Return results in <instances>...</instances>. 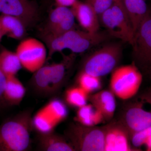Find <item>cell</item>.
Returning <instances> with one entry per match:
<instances>
[{
	"mask_svg": "<svg viewBox=\"0 0 151 151\" xmlns=\"http://www.w3.org/2000/svg\"><path fill=\"white\" fill-rule=\"evenodd\" d=\"M32 112L26 110L0 125V151H25L31 147Z\"/></svg>",
	"mask_w": 151,
	"mask_h": 151,
	"instance_id": "6da1fadb",
	"label": "cell"
},
{
	"mask_svg": "<svg viewBox=\"0 0 151 151\" xmlns=\"http://www.w3.org/2000/svg\"><path fill=\"white\" fill-rule=\"evenodd\" d=\"M48 50V56L55 52L69 49L73 53H82L102 43L108 38L105 33H90L74 28L56 36L42 37Z\"/></svg>",
	"mask_w": 151,
	"mask_h": 151,
	"instance_id": "7a4b0ae2",
	"label": "cell"
},
{
	"mask_svg": "<svg viewBox=\"0 0 151 151\" xmlns=\"http://www.w3.org/2000/svg\"><path fill=\"white\" fill-rule=\"evenodd\" d=\"M123 49L121 44H108L92 52L83 62L80 71L101 77L112 73L120 62Z\"/></svg>",
	"mask_w": 151,
	"mask_h": 151,
	"instance_id": "3957f363",
	"label": "cell"
},
{
	"mask_svg": "<svg viewBox=\"0 0 151 151\" xmlns=\"http://www.w3.org/2000/svg\"><path fill=\"white\" fill-rule=\"evenodd\" d=\"M142 80L141 70L134 62L118 66L111 73L110 90L121 100H130L138 93Z\"/></svg>",
	"mask_w": 151,
	"mask_h": 151,
	"instance_id": "277c9868",
	"label": "cell"
},
{
	"mask_svg": "<svg viewBox=\"0 0 151 151\" xmlns=\"http://www.w3.org/2000/svg\"><path fill=\"white\" fill-rule=\"evenodd\" d=\"M64 136L75 151H104L103 126L87 127L74 122L68 126Z\"/></svg>",
	"mask_w": 151,
	"mask_h": 151,
	"instance_id": "5b68a950",
	"label": "cell"
},
{
	"mask_svg": "<svg viewBox=\"0 0 151 151\" xmlns=\"http://www.w3.org/2000/svg\"><path fill=\"white\" fill-rule=\"evenodd\" d=\"M100 16L110 35L132 44L134 32L125 9L114 3Z\"/></svg>",
	"mask_w": 151,
	"mask_h": 151,
	"instance_id": "8992f818",
	"label": "cell"
},
{
	"mask_svg": "<svg viewBox=\"0 0 151 151\" xmlns=\"http://www.w3.org/2000/svg\"><path fill=\"white\" fill-rule=\"evenodd\" d=\"M131 45L133 62L146 73L151 66V10H149L135 32Z\"/></svg>",
	"mask_w": 151,
	"mask_h": 151,
	"instance_id": "52a82bcc",
	"label": "cell"
},
{
	"mask_svg": "<svg viewBox=\"0 0 151 151\" xmlns=\"http://www.w3.org/2000/svg\"><path fill=\"white\" fill-rule=\"evenodd\" d=\"M67 105L58 99H53L41 108L32 117L33 129L37 133L53 132L68 116Z\"/></svg>",
	"mask_w": 151,
	"mask_h": 151,
	"instance_id": "ba28073f",
	"label": "cell"
},
{
	"mask_svg": "<svg viewBox=\"0 0 151 151\" xmlns=\"http://www.w3.org/2000/svg\"><path fill=\"white\" fill-rule=\"evenodd\" d=\"M15 52L22 67L30 73H34L43 66L47 58L46 46L35 38H27L22 40L17 46Z\"/></svg>",
	"mask_w": 151,
	"mask_h": 151,
	"instance_id": "9c48e42d",
	"label": "cell"
},
{
	"mask_svg": "<svg viewBox=\"0 0 151 151\" xmlns=\"http://www.w3.org/2000/svg\"><path fill=\"white\" fill-rule=\"evenodd\" d=\"M144 103L141 100L127 103L123 107L117 120L128 130L130 137L151 127V112L144 109Z\"/></svg>",
	"mask_w": 151,
	"mask_h": 151,
	"instance_id": "30bf717a",
	"label": "cell"
},
{
	"mask_svg": "<svg viewBox=\"0 0 151 151\" xmlns=\"http://www.w3.org/2000/svg\"><path fill=\"white\" fill-rule=\"evenodd\" d=\"M103 126L105 132L104 151H138L132 146L128 130L118 120Z\"/></svg>",
	"mask_w": 151,
	"mask_h": 151,
	"instance_id": "8fae6325",
	"label": "cell"
},
{
	"mask_svg": "<svg viewBox=\"0 0 151 151\" xmlns=\"http://www.w3.org/2000/svg\"><path fill=\"white\" fill-rule=\"evenodd\" d=\"M75 19L71 9L57 6L49 14L42 37L56 36L73 29Z\"/></svg>",
	"mask_w": 151,
	"mask_h": 151,
	"instance_id": "7c38bea8",
	"label": "cell"
},
{
	"mask_svg": "<svg viewBox=\"0 0 151 151\" xmlns=\"http://www.w3.org/2000/svg\"><path fill=\"white\" fill-rule=\"evenodd\" d=\"M0 13L20 19L27 26L33 24L38 17L36 6L29 0H0Z\"/></svg>",
	"mask_w": 151,
	"mask_h": 151,
	"instance_id": "4fadbf2b",
	"label": "cell"
},
{
	"mask_svg": "<svg viewBox=\"0 0 151 151\" xmlns=\"http://www.w3.org/2000/svg\"><path fill=\"white\" fill-rule=\"evenodd\" d=\"M71 9L75 19L85 31L90 33L98 32L100 27L98 15L87 3L77 0Z\"/></svg>",
	"mask_w": 151,
	"mask_h": 151,
	"instance_id": "5bb4252c",
	"label": "cell"
},
{
	"mask_svg": "<svg viewBox=\"0 0 151 151\" xmlns=\"http://www.w3.org/2000/svg\"><path fill=\"white\" fill-rule=\"evenodd\" d=\"M89 102L102 113L105 122L113 120L116 110V96L110 89L90 94Z\"/></svg>",
	"mask_w": 151,
	"mask_h": 151,
	"instance_id": "9a60e30c",
	"label": "cell"
},
{
	"mask_svg": "<svg viewBox=\"0 0 151 151\" xmlns=\"http://www.w3.org/2000/svg\"><path fill=\"white\" fill-rule=\"evenodd\" d=\"M37 136V146L40 150L75 151L65 136L56 134L54 131L38 133Z\"/></svg>",
	"mask_w": 151,
	"mask_h": 151,
	"instance_id": "2e32d148",
	"label": "cell"
},
{
	"mask_svg": "<svg viewBox=\"0 0 151 151\" xmlns=\"http://www.w3.org/2000/svg\"><path fill=\"white\" fill-rule=\"evenodd\" d=\"M50 64L44 65L33 73L29 82V87L37 96L50 97Z\"/></svg>",
	"mask_w": 151,
	"mask_h": 151,
	"instance_id": "e0dca14e",
	"label": "cell"
},
{
	"mask_svg": "<svg viewBox=\"0 0 151 151\" xmlns=\"http://www.w3.org/2000/svg\"><path fill=\"white\" fill-rule=\"evenodd\" d=\"M73 59L72 57H67L61 62L50 64V97L56 95L63 87L67 79L68 69Z\"/></svg>",
	"mask_w": 151,
	"mask_h": 151,
	"instance_id": "ac0fdd59",
	"label": "cell"
},
{
	"mask_svg": "<svg viewBox=\"0 0 151 151\" xmlns=\"http://www.w3.org/2000/svg\"><path fill=\"white\" fill-rule=\"evenodd\" d=\"M26 93V89L16 76L6 77L3 97L7 106H17L20 104Z\"/></svg>",
	"mask_w": 151,
	"mask_h": 151,
	"instance_id": "d6986e66",
	"label": "cell"
},
{
	"mask_svg": "<svg viewBox=\"0 0 151 151\" xmlns=\"http://www.w3.org/2000/svg\"><path fill=\"white\" fill-rule=\"evenodd\" d=\"M26 27L23 21L17 17L4 14L0 15V29L4 36L14 39H22L25 35Z\"/></svg>",
	"mask_w": 151,
	"mask_h": 151,
	"instance_id": "ffe728a7",
	"label": "cell"
},
{
	"mask_svg": "<svg viewBox=\"0 0 151 151\" xmlns=\"http://www.w3.org/2000/svg\"><path fill=\"white\" fill-rule=\"evenodd\" d=\"M123 3L135 34L149 9L145 0H123Z\"/></svg>",
	"mask_w": 151,
	"mask_h": 151,
	"instance_id": "44dd1931",
	"label": "cell"
},
{
	"mask_svg": "<svg viewBox=\"0 0 151 151\" xmlns=\"http://www.w3.org/2000/svg\"><path fill=\"white\" fill-rule=\"evenodd\" d=\"M74 122L87 127H96L105 122L102 113L91 103L77 108Z\"/></svg>",
	"mask_w": 151,
	"mask_h": 151,
	"instance_id": "7402d4cb",
	"label": "cell"
},
{
	"mask_svg": "<svg viewBox=\"0 0 151 151\" xmlns=\"http://www.w3.org/2000/svg\"><path fill=\"white\" fill-rule=\"evenodd\" d=\"M22 68L16 52L6 49L0 52V69L6 77L16 75Z\"/></svg>",
	"mask_w": 151,
	"mask_h": 151,
	"instance_id": "603a6c76",
	"label": "cell"
},
{
	"mask_svg": "<svg viewBox=\"0 0 151 151\" xmlns=\"http://www.w3.org/2000/svg\"><path fill=\"white\" fill-rule=\"evenodd\" d=\"M89 94L84 89L76 85L65 90L64 94V102L66 105L78 108L87 104Z\"/></svg>",
	"mask_w": 151,
	"mask_h": 151,
	"instance_id": "cb8c5ba5",
	"label": "cell"
},
{
	"mask_svg": "<svg viewBox=\"0 0 151 151\" xmlns=\"http://www.w3.org/2000/svg\"><path fill=\"white\" fill-rule=\"evenodd\" d=\"M101 77L80 71L76 77V85L90 94L100 91L102 89Z\"/></svg>",
	"mask_w": 151,
	"mask_h": 151,
	"instance_id": "d4e9b609",
	"label": "cell"
},
{
	"mask_svg": "<svg viewBox=\"0 0 151 151\" xmlns=\"http://www.w3.org/2000/svg\"><path fill=\"white\" fill-rule=\"evenodd\" d=\"M151 135V127L140 132H137L131 136V142L132 146L138 151L144 145L148 138Z\"/></svg>",
	"mask_w": 151,
	"mask_h": 151,
	"instance_id": "484cf974",
	"label": "cell"
},
{
	"mask_svg": "<svg viewBox=\"0 0 151 151\" xmlns=\"http://www.w3.org/2000/svg\"><path fill=\"white\" fill-rule=\"evenodd\" d=\"M85 2L92 7L98 16H100L111 7L114 3V0H86Z\"/></svg>",
	"mask_w": 151,
	"mask_h": 151,
	"instance_id": "4316f807",
	"label": "cell"
},
{
	"mask_svg": "<svg viewBox=\"0 0 151 151\" xmlns=\"http://www.w3.org/2000/svg\"><path fill=\"white\" fill-rule=\"evenodd\" d=\"M6 77L0 69V112L7 106L4 100L3 92L5 85Z\"/></svg>",
	"mask_w": 151,
	"mask_h": 151,
	"instance_id": "83f0119b",
	"label": "cell"
},
{
	"mask_svg": "<svg viewBox=\"0 0 151 151\" xmlns=\"http://www.w3.org/2000/svg\"><path fill=\"white\" fill-rule=\"evenodd\" d=\"M140 100L144 103H147L151 105V86L140 95Z\"/></svg>",
	"mask_w": 151,
	"mask_h": 151,
	"instance_id": "f1b7e54d",
	"label": "cell"
},
{
	"mask_svg": "<svg viewBox=\"0 0 151 151\" xmlns=\"http://www.w3.org/2000/svg\"><path fill=\"white\" fill-rule=\"evenodd\" d=\"M57 6H72L77 0H55Z\"/></svg>",
	"mask_w": 151,
	"mask_h": 151,
	"instance_id": "f546056e",
	"label": "cell"
},
{
	"mask_svg": "<svg viewBox=\"0 0 151 151\" xmlns=\"http://www.w3.org/2000/svg\"><path fill=\"white\" fill-rule=\"evenodd\" d=\"M147 151H151V135L146 141L145 145Z\"/></svg>",
	"mask_w": 151,
	"mask_h": 151,
	"instance_id": "4dcf8cb0",
	"label": "cell"
},
{
	"mask_svg": "<svg viewBox=\"0 0 151 151\" xmlns=\"http://www.w3.org/2000/svg\"><path fill=\"white\" fill-rule=\"evenodd\" d=\"M114 3L120 6L122 8L125 9L124 6V3H123V0H114Z\"/></svg>",
	"mask_w": 151,
	"mask_h": 151,
	"instance_id": "1f68e13d",
	"label": "cell"
},
{
	"mask_svg": "<svg viewBox=\"0 0 151 151\" xmlns=\"http://www.w3.org/2000/svg\"><path fill=\"white\" fill-rule=\"evenodd\" d=\"M145 73L149 77H150V79L151 80V66L150 67V68L148 69V70H147Z\"/></svg>",
	"mask_w": 151,
	"mask_h": 151,
	"instance_id": "d6a6232c",
	"label": "cell"
},
{
	"mask_svg": "<svg viewBox=\"0 0 151 151\" xmlns=\"http://www.w3.org/2000/svg\"><path fill=\"white\" fill-rule=\"evenodd\" d=\"M4 36L3 35L2 32L1 31V29H0V42H1V41L3 37Z\"/></svg>",
	"mask_w": 151,
	"mask_h": 151,
	"instance_id": "836d02e7",
	"label": "cell"
}]
</instances>
